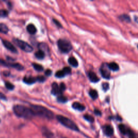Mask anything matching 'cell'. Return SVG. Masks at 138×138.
Wrapping results in <instances>:
<instances>
[{"label": "cell", "instance_id": "obj_1", "mask_svg": "<svg viewBox=\"0 0 138 138\" xmlns=\"http://www.w3.org/2000/svg\"><path fill=\"white\" fill-rule=\"evenodd\" d=\"M13 111L16 116L22 118L30 119L35 116L33 111L30 108L21 105H16L13 107Z\"/></svg>", "mask_w": 138, "mask_h": 138}, {"label": "cell", "instance_id": "obj_2", "mask_svg": "<svg viewBox=\"0 0 138 138\" xmlns=\"http://www.w3.org/2000/svg\"><path fill=\"white\" fill-rule=\"evenodd\" d=\"M30 107V109L34 112L35 116L37 115V116L47 119H52L54 118V113L49 109H46V107L41 106V105H31Z\"/></svg>", "mask_w": 138, "mask_h": 138}, {"label": "cell", "instance_id": "obj_3", "mask_svg": "<svg viewBox=\"0 0 138 138\" xmlns=\"http://www.w3.org/2000/svg\"><path fill=\"white\" fill-rule=\"evenodd\" d=\"M57 119L62 125L66 127L67 129H69L74 131H79V128L75 123L67 118L61 115H57Z\"/></svg>", "mask_w": 138, "mask_h": 138}, {"label": "cell", "instance_id": "obj_4", "mask_svg": "<svg viewBox=\"0 0 138 138\" xmlns=\"http://www.w3.org/2000/svg\"><path fill=\"white\" fill-rule=\"evenodd\" d=\"M58 46L63 53L67 54L72 49V46L68 40L65 39H60L58 41Z\"/></svg>", "mask_w": 138, "mask_h": 138}, {"label": "cell", "instance_id": "obj_5", "mask_svg": "<svg viewBox=\"0 0 138 138\" xmlns=\"http://www.w3.org/2000/svg\"><path fill=\"white\" fill-rule=\"evenodd\" d=\"M13 42L17 46L25 52H31L33 51V47L26 42L17 38L14 39Z\"/></svg>", "mask_w": 138, "mask_h": 138}, {"label": "cell", "instance_id": "obj_6", "mask_svg": "<svg viewBox=\"0 0 138 138\" xmlns=\"http://www.w3.org/2000/svg\"><path fill=\"white\" fill-rule=\"evenodd\" d=\"M119 129L122 135L129 138H137L134 132L124 124H120L119 125Z\"/></svg>", "mask_w": 138, "mask_h": 138}, {"label": "cell", "instance_id": "obj_7", "mask_svg": "<svg viewBox=\"0 0 138 138\" xmlns=\"http://www.w3.org/2000/svg\"><path fill=\"white\" fill-rule=\"evenodd\" d=\"M0 65L2 66H6V67H9L14 68L19 71H22L24 69V67L22 66L21 64L19 63H9L4 61L3 59H0Z\"/></svg>", "mask_w": 138, "mask_h": 138}, {"label": "cell", "instance_id": "obj_8", "mask_svg": "<svg viewBox=\"0 0 138 138\" xmlns=\"http://www.w3.org/2000/svg\"><path fill=\"white\" fill-rule=\"evenodd\" d=\"M100 72L102 77L107 79H110L111 77V73L107 64L104 63L101 65L100 69Z\"/></svg>", "mask_w": 138, "mask_h": 138}, {"label": "cell", "instance_id": "obj_9", "mask_svg": "<svg viewBox=\"0 0 138 138\" xmlns=\"http://www.w3.org/2000/svg\"><path fill=\"white\" fill-rule=\"evenodd\" d=\"M2 43H3V46L6 47V48L9 50V51H10L11 52H13V53L15 54L17 53V50L16 49L15 46L8 41H7V40H3V41H2Z\"/></svg>", "mask_w": 138, "mask_h": 138}, {"label": "cell", "instance_id": "obj_10", "mask_svg": "<svg viewBox=\"0 0 138 138\" xmlns=\"http://www.w3.org/2000/svg\"><path fill=\"white\" fill-rule=\"evenodd\" d=\"M104 133L107 137H111L114 133V129L111 125H106L102 127Z\"/></svg>", "mask_w": 138, "mask_h": 138}, {"label": "cell", "instance_id": "obj_11", "mask_svg": "<svg viewBox=\"0 0 138 138\" xmlns=\"http://www.w3.org/2000/svg\"><path fill=\"white\" fill-rule=\"evenodd\" d=\"M51 93L54 95V96H56V95H58L59 96V95L62 94L61 91H60L59 85L55 82L53 83L52 84Z\"/></svg>", "mask_w": 138, "mask_h": 138}, {"label": "cell", "instance_id": "obj_12", "mask_svg": "<svg viewBox=\"0 0 138 138\" xmlns=\"http://www.w3.org/2000/svg\"><path fill=\"white\" fill-rule=\"evenodd\" d=\"M42 133L44 136L46 137V138H55V135L53 133L50 131L47 128H42Z\"/></svg>", "mask_w": 138, "mask_h": 138}, {"label": "cell", "instance_id": "obj_13", "mask_svg": "<svg viewBox=\"0 0 138 138\" xmlns=\"http://www.w3.org/2000/svg\"><path fill=\"white\" fill-rule=\"evenodd\" d=\"M88 77L91 82L93 83H97L100 80L99 78L97 76V74H95L94 72L91 71H90L88 72Z\"/></svg>", "mask_w": 138, "mask_h": 138}, {"label": "cell", "instance_id": "obj_14", "mask_svg": "<svg viewBox=\"0 0 138 138\" xmlns=\"http://www.w3.org/2000/svg\"><path fill=\"white\" fill-rule=\"evenodd\" d=\"M72 107L74 109L79 111H83L85 110V106L78 102H74L72 104Z\"/></svg>", "mask_w": 138, "mask_h": 138}, {"label": "cell", "instance_id": "obj_15", "mask_svg": "<svg viewBox=\"0 0 138 138\" xmlns=\"http://www.w3.org/2000/svg\"><path fill=\"white\" fill-rule=\"evenodd\" d=\"M36 78L33 77H24L23 78V82L27 84L30 85L36 83Z\"/></svg>", "mask_w": 138, "mask_h": 138}, {"label": "cell", "instance_id": "obj_16", "mask_svg": "<svg viewBox=\"0 0 138 138\" xmlns=\"http://www.w3.org/2000/svg\"><path fill=\"white\" fill-rule=\"evenodd\" d=\"M27 30L28 32L31 35H34L36 34L37 32V29L36 27L32 24H30L28 25L27 27Z\"/></svg>", "mask_w": 138, "mask_h": 138}, {"label": "cell", "instance_id": "obj_17", "mask_svg": "<svg viewBox=\"0 0 138 138\" xmlns=\"http://www.w3.org/2000/svg\"><path fill=\"white\" fill-rule=\"evenodd\" d=\"M108 66L110 70H112L113 71H117L119 70V66L116 63L111 62L108 64Z\"/></svg>", "mask_w": 138, "mask_h": 138}, {"label": "cell", "instance_id": "obj_18", "mask_svg": "<svg viewBox=\"0 0 138 138\" xmlns=\"http://www.w3.org/2000/svg\"><path fill=\"white\" fill-rule=\"evenodd\" d=\"M38 48L40 50H42L44 53L46 52H49V48L47 45L44 43H41L38 44Z\"/></svg>", "mask_w": 138, "mask_h": 138}, {"label": "cell", "instance_id": "obj_19", "mask_svg": "<svg viewBox=\"0 0 138 138\" xmlns=\"http://www.w3.org/2000/svg\"><path fill=\"white\" fill-rule=\"evenodd\" d=\"M68 62L73 67H76L78 66V63L77 60L74 57H70L68 59Z\"/></svg>", "mask_w": 138, "mask_h": 138}, {"label": "cell", "instance_id": "obj_20", "mask_svg": "<svg viewBox=\"0 0 138 138\" xmlns=\"http://www.w3.org/2000/svg\"><path fill=\"white\" fill-rule=\"evenodd\" d=\"M9 31L8 27L4 23H0V32L4 34H7Z\"/></svg>", "mask_w": 138, "mask_h": 138}, {"label": "cell", "instance_id": "obj_21", "mask_svg": "<svg viewBox=\"0 0 138 138\" xmlns=\"http://www.w3.org/2000/svg\"><path fill=\"white\" fill-rule=\"evenodd\" d=\"M45 55H46V54H45L43 51H42V50H39L38 51L36 52V53L35 54V57H36L38 59H44L45 57Z\"/></svg>", "mask_w": 138, "mask_h": 138}, {"label": "cell", "instance_id": "obj_22", "mask_svg": "<svg viewBox=\"0 0 138 138\" xmlns=\"http://www.w3.org/2000/svg\"><path fill=\"white\" fill-rule=\"evenodd\" d=\"M89 95L93 99H96L98 97V92L95 90H91L89 92Z\"/></svg>", "mask_w": 138, "mask_h": 138}, {"label": "cell", "instance_id": "obj_23", "mask_svg": "<svg viewBox=\"0 0 138 138\" xmlns=\"http://www.w3.org/2000/svg\"><path fill=\"white\" fill-rule=\"evenodd\" d=\"M57 101L59 102H61V103H65L67 101V98L64 96H63L62 94L59 95L57 97Z\"/></svg>", "mask_w": 138, "mask_h": 138}, {"label": "cell", "instance_id": "obj_24", "mask_svg": "<svg viewBox=\"0 0 138 138\" xmlns=\"http://www.w3.org/2000/svg\"><path fill=\"white\" fill-rule=\"evenodd\" d=\"M119 18L121 19V21L126 22H128V23H129V22H130V17L129 15H126V14H123V15H122L120 16Z\"/></svg>", "mask_w": 138, "mask_h": 138}, {"label": "cell", "instance_id": "obj_25", "mask_svg": "<svg viewBox=\"0 0 138 138\" xmlns=\"http://www.w3.org/2000/svg\"><path fill=\"white\" fill-rule=\"evenodd\" d=\"M9 12L6 9L0 10V17L1 18H5L8 16Z\"/></svg>", "mask_w": 138, "mask_h": 138}, {"label": "cell", "instance_id": "obj_26", "mask_svg": "<svg viewBox=\"0 0 138 138\" xmlns=\"http://www.w3.org/2000/svg\"><path fill=\"white\" fill-rule=\"evenodd\" d=\"M34 68L37 71H43V67L41 65L37 64V63H33L32 64Z\"/></svg>", "mask_w": 138, "mask_h": 138}, {"label": "cell", "instance_id": "obj_27", "mask_svg": "<svg viewBox=\"0 0 138 138\" xmlns=\"http://www.w3.org/2000/svg\"><path fill=\"white\" fill-rule=\"evenodd\" d=\"M84 118L85 120L88 121L90 122H93L94 121V119L91 115H90L88 114H86L84 115Z\"/></svg>", "mask_w": 138, "mask_h": 138}, {"label": "cell", "instance_id": "obj_28", "mask_svg": "<svg viewBox=\"0 0 138 138\" xmlns=\"http://www.w3.org/2000/svg\"><path fill=\"white\" fill-rule=\"evenodd\" d=\"M5 86H6V87L7 89L9 90H12L15 88L14 85L9 82H5Z\"/></svg>", "mask_w": 138, "mask_h": 138}, {"label": "cell", "instance_id": "obj_29", "mask_svg": "<svg viewBox=\"0 0 138 138\" xmlns=\"http://www.w3.org/2000/svg\"><path fill=\"white\" fill-rule=\"evenodd\" d=\"M65 76V74L64 73V72L63 71V70H59V71L56 72V74H55V76L57 78H59L64 77Z\"/></svg>", "mask_w": 138, "mask_h": 138}, {"label": "cell", "instance_id": "obj_30", "mask_svg": "<svg viewBox=\"0 0 138 138\" xmlns=\"http://www.w3.org/2000/svg\"><path fill=\"white\" fill-rule=\"evenodd\" d=\"M63 71L64 72V73L65 74V76L67 74H71V69L70 67H65L63 69Z\"/></svg>", "mask_w": 138, "mask_h": 138}, {"label": "cell", "instance_id": "obj_31", "mask_svg": "<svg viewBox=\"0 0 138 138\" xmlns=\"http://www.w3.org/2000/svg\"><path fill=\"white\" fill-rule=\"evenodd\" d=\"M59 87L60 91H61V93L62 94L64 92L65 89H66V86H65V85L63 83H62L60 84V85L59 86Z\"/></svg>", "mask_w": 138, "mask_h": 138}, {"label": "cell", "instance_id": "obj_32", "mask_svg": "<svg viewBox=\"0 0 138 138\" xmlns=\"http://www.w3.org/2000/svg\"><path fill=\"white\" fill-rule=\"evenodd\" d=\"M36 81H38L40 83H43L45 81H46V78L44 77H43V76H37L36 78Z\"/></svg>", "mask_w": 138, "mask_h": 138}, {"label": "cell", "instance_id": "obj_33", "mask_svg": "<svg viewBox=\"0 0 138 138\" xmlns=\"http://www.w3.org/2000/svg\"><path fill=\"white\" fill-rule=\"evenodd\" d=\"M102 87L103 90H104L105 91H107V90H109V84L107 83H104L102 84Z\"/></svg>", "mask_w": 138, "mask_h": 138}, {"label": "cell", "instance_id": "obj_34", "mask_svg": "<svg viewBox=\"0 0 138 138\" xmlns=\"http://www.w3.org/2000/svg\"><path fill=\"white\" fill-rule=\"evenodd\" d=\"M52 74V71L51 70H50V69H47L46 70V72H45V74L46 75V76H51Z\"/></svg>", "mask_w": 138, "mask_h": 138}, {"label": "cell", "instance_id": "obj_35", "mask_svg": "<svg viewBox=\"0 0 138 138\" xmlns=\"http://www.w3.org/2000/svg\"><path fill=\"white\" fill-rule=\"evenodd\" d=\"M53 21H54V22L55 23V24H56V26L58 27H59V28H62V25H61V24L59 22L57 21V20L55 19H53Z\"/></svg>", "mask_w": 138, "mask_h": 138}, {"label": "cell", "instance_id": "obj_36", "mask_svg": "<svg viewBox=\"0 0 138 138\" xmlns=\"http://www.w3.org/2000/svg\"><path fill=\"white\" fill-rule=\"evenodd\" d=\"M94 112L95 114L97 115H98V116H100V115H101V112H100V111H99V110L95 109Z\"/></svg>", "mask_w": 138, "mask_h": 138}, {"label": "cell", "instance_id": "obj_37", "mask_svg": "<svg viewBox=\"0 0 138 138\" xmlns=\"http://www.w3.org/2000/svg\"><path fill=\"white\" fill-rule=\"evenodd\" d=\"M0 99L4 100H7V97L4 96V94L3 93H2L1 92H0Z\"/></svg>", "mask_w": 138, "mask_h": 138}]
</instances>
